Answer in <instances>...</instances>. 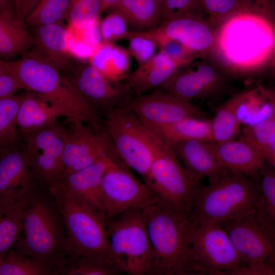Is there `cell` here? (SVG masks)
I'll return each mask as SVG.
<instances>
[{
	"label": "cell",
	"mask_w": 275,
	"mask_h": 275,
	"mask_svg": "<svg viewBox=\"0 0 275 275\" xmlns=\"http://www.w3.org/2000/svg\"><path fill=\"white\" fill-rule=\"evenodd\" d=\"M200 11L205 14L206 21L216 28L231 15L249 11L240 0H199Z\"/></svg>",
	"instance_id": "39"
},
{
	"label": "cell",
	"mask_w": 275,
	"mask_h": 275,
	"mask_svg": "<svg viewBox=\"0 0 275 275\" xmlns=\"http://www.w3.org/2000/svg\"><path fill=\"white\" fill-rule=\"evenodd\" d=\"M152 252L148 275L200 274L191 255L197 225L190 216L161 202L143 209Z\"/></svg>",
	"instance_id": "2"
},
{
	"label": "cell",
	"mask_w": 275,
	"mask_h": 275,
	"mask_svg": "<svg viewBox=\"0 0 275 275\" xmlns=\"http://www.w3.org/2000/svg\"><path fill=\"white\" fill-rule=\"evenodd\" d=\"M68 129L58 122L21 134L22 153L38 184L49 189L59 180L63 170L62 156Z\"/></svg>",
	"instance_id": "13"
},
{
	"label": "cell",
	"mask_w": 275,
	"mask_h": 275,
	"mask_svg": "<svg viewBox=\"0 0 275 275\" xmlns=\"http://www.w3.org/2000/svg\"><path fill=\"white\" fill-rule=\"evenodd\" d=\"M21 94L0 99V153L17 145L16 116Z\"/></svg>",
	"instance_id": "35"
},
{
	"label": "cell",
	"mask_w": 275,
	"mask_h": 275,
	"mask_svg": "<svg viewBox=\"0 0 275 275\" xmlns=\"http://www.w3.org/2000/svg\"><path fill=\"white\" fill-rule=\"evenodd\" d=\"M21 94L16 122L21 134L52 125L61 117L69 121L66 111L43 96L28 90Z\"/></svg>",
	"instance_id": "21"
},
{
	"label": "cell",
	"mask_w": 275,
	"mask_h": 275,
	"mask_svg": "<svg viewBox=\"0 0 275 275\" xmlns=\"http://www.w3.org/2000/svg\"><path fill=\"white\" fill-rule=\"evenodd\" d=\"M48 190L63 218L68 262L88 255L111 257L105 218L57 183Z\"/></svg>",
	"instance_id": "6"
},
{
	"label": "cell",
	"mask_w": 275,
	"mask_h": 275,
	"mask_svg": "<svg viewBox=\"0 0 275 275\" xmlns=\"http://www.w3.org/2000/svg\"><path fill=\"white\" fill-rule=\"evenodd\" d=\"M193 260L200 274L242 275L246 266L219 224L197 226L191 241Z\"/></svg>",
	"instance_id": "11"
},
{
	"label": "cell",
	"mask_w": 275,
	"mask_h": 275,
	"mask_svg": "<svg viewBox=\"0 0 275 275\" xmlns=\"http://www.w3.org/2000/svg\"><path fill=\"white\" fill-rule=\"evenodd\" d=\"M146 32L176 40L197 57L209 56L215 42L214 29L197 15L164 21L159 26Z\"/></svg>",
	"instance_id": "18"
},
{
	"label": "cell",
	"mask_w": 275,
	"mask_h": 275,
	"mask_svg": "<svg viewBox=\"0 0 275 275\" xmlns=\"http://www.w3.org/2000/svg\"><path fill=\"white\" fill-rule=\"evenodd\" d=\"M41 0H14V11L16 18L24 21Z\"/></svg>",
	"instance_id": "46"
},
{
	"label": "cell",
	"mask_w": 275,
	"mask_h": 275,
	"mask_svg": "<svg viewBox=\"0 0 275 275\" xmlns=\"http://www.w3.org/2000/svg\"><path fill=\"white\" fill-rule=\"evenodd\" d=\"M38 185L28 196L15 250L59 274L69 260L65 226L53 197L39 190Z\"/></svg>",
	"instance_id": "3"
},
{
	"label": "cell",
	"mask_w": 275,
	"mask_h": 275,
	"mask_svg": "<svg viewBox=\"0 0 275 275\" xmlns=\"http://www.w3.org/2000/svg\"><path fill=\"white\" fill-rule=\"evenodd\" d=\"M32 35L24 22L17 19L13 10L0 12V57L23 55L33 46Z\"/></svg>",
	"instance_id": "26"
},
{
	"label": "cell",
	"mask_w": 275,
	"mask_h": 275,
	"mask_svg": "<svg viewBox=\"0 0 275 275\" xmlns=\"http://www.w3.org/2000/svg\"><path fill=\"white\" fill-rule=\"evenodd\" d=\"M122 272L112 258L105 255H92L69 261L59 274L116 275Z\"/></svg>",
	"instance_id": "32"
},
{
	"label": "cell",
	"mask_w": 275,
	"mask_h": 275,
	"mask_svg": "<svg viewBox=\"0 0 275 275\" xmlns=\"http://www.w3.org/2000/svg\"><path fill=\"white\" fill-rule=\"evenodd\" d=\"M53 272L34 258L10 250L0 261V275H52Z\"/></svg>",
	"instance_id": "36"
},
{
	"label": "cell",
	"mask_w": 275,
	"mask_h": 275,
	"mask_svg": "<svg viewBox=\"0 0 275 275\" xmlns=\"http://www.w3.org/2000/svg\"><path fill=\"white\" fill-rule=\"evenodd\" d=\"M124 17L118 11L107 15L101 22L100 34L104 42L113 43L115 41L128 38L130 32Z\"/></svg>",
	"instance_id": "41"
},
{
	"label": "cell",
	"mask_w": 275,
	"mask_h": 275,
	"mask_svg": "<svg viewBox=\"0 0 275 275\" xmlns=\"http://www.w3.org/2000/svg\"><path fill=\"white\" fill-rule=\"evenodd\" d=\"M103 126L119 158L145 180L154 155L152 132L123 106L108 112L103 120Z\"/></svg>",
	"instance_id": "9"
},
{
	"label": "cell",
	"mask_w": 275,
	"mask_h": 275,
	"mask_svg": "<svg viewBox=\"0 0 275 275\" xmlns=\"http://www.w3.org/2000/svg\"><path fill=\"white\" fill-rule=\"evenodd\" d=\"M206 142L193 140L171 146L188 171L200 180L207 177L210 180L232 170L216 158Z\"/></svg>",
	"instance_id": "24"
},
{
	"label": "cell",
	"mask_w": 275,
	"mask_h": 275,
	"mask_svg": "<svg viewBox=\"0 0 275 275\" xmlns=\"http://www.w3.org/2000/svg\"><path fill=\"white\" fill-rule=\"evenodd\" d=\"M111 257L122 273L147 274L152 260L143 209L129 210L106 221Z\"/></svg>",
	"instance_id": "8"
},
{
	"label": "cell",
	"mask_w": 275,
	"mask_h": 275,
	"mask_svg": "<svg viewBox=\"0 0 275 275\" xmlns=\"http://www.w3.org/2000/svg\"><path fill=\"white\" fill-rule=\"evenodd\" d=\"M101 0H70L68 20L72 28L78 32L97 22L100 15Z\"/></svg>",
	"instance_id": "38"
},
{
	"label": "cell",
	"mask_w": 275,
	"mask_h": 275,
	"mask_svg": "<svg viewBox=\"0 0 275 275\" xmlns=\"http://www.w3.org/2000/svg\"><path fill=\"white\" fill-rule=\"evenodd\" d=\"M102 191L106 221L131 209H144L161 202L158 195L139 180L120 159L114 161L102 178Z\"/></svg>",
	"instance_id": "12"
},
{
	"label": "cell",
	"mask_w": 275,
	"mask_h": 275,
	"mask_svg": "<svg viewBox=\"0 0 275 275\" xmlns=\"http://www.w3.org/2000/svg\"><path fill=\"white\" fill-rule=\"evenodd\" d=\"M219 224L246 266L242 275L275 274V229L261 222L255 210Z\"/></svg>",
	"instance_id": "10"
},
{
	"label": "cell",
	"mask_w": 275,
	"mask_h": 275,
	"mask_svg": "<svg viewBox=\"0 0 275 275\" xmlns=\"http://www.w3.org/2000/svg\"><path fill=\"white\" fill-rule=\"evenodd\" d=\"M84 124L70 122L63 153L61 176L85 169L105 156H118L103 127L96 129Z\"/></svg>",
	"instance_id": "14"
},
{
	"label": "cell",
	"mask_w": 275,
	"mask_h": 275,
	"mask_svg": "<svg viewBox=\"0 0 275 275\" xmlns=\"http://www.w3.org/2000/svg\"><path fill=\"white\" fill-rule=\"evenodd\" d=\"M121 106L133 112L147 128L167 125L187 117L204 118L206 114L191 102L160 89L131 97Z\"/></svg>",
	"instance_id": "17"
},
{
	"label": "cell",
	"mask_w": 275,
	"mask_h": 275,
	"mask_svg": "<svg viewBox=\"0 0 275 275\" xmlns=\"http://www.w3.org/2000/svg\"><path fill=\"white\" fill-rule=\"evenodd\" d=\"M113 9L138 32L155 28L161 20V6L154 0H121Z\"/></svg>",
	"instance_id": "30"
},
{
	"label": "cell",
	"mask_w": 275,
	"mask_h": 275,
	"mask_svg": "<svg viewBox=\"0 0 275 275\" xmlns=\"http://www.w3.org/2000/svg\"><path fill=\"white\" fill-rule=\"evenodd\" d=\"M9 10H14V0H0V12Z\"/></svg>",
	"instance_id": "50"
},
{
	"label": "cell",
	"mask_w": 275,
	"mask_h": 275,
	"mask_svg": "<svg viewBox=\"0 0 275 275\" xmlns=\"http://www.w3.org/2000/svg\"><path fill=\"white\" fill-rule=\"evenodd\" d=\"M12 62L3 60L0 57V75L11 73Z\"/></svg>",
	"instance_id": "49"
},
{
	"label": "cell",
	"mask_w": 275,
	"mask_h": 275,
	"mask_svg": "<svg viewBox=\"0 0 275 275\" xmlns=\"http://www.w3.org/2000/svg\"><path fill=\"white\" fill-rule=\"evenodd\" d=\"M66 78L92 110L104 116L121 106L130 96L125 85H115L90 63L72 66Z\"/></svg>",
	"instance_id": "16"
},
{
	"label": "cell",
	"mask_w": 275,
	"mask_h": 275,
	"mask_svg": "<svg viewBox=\"0 0 275 275\" xmlns=\"http://www.w3.org/2000/svg\"><path fill=\"white\" fill-rule=\"evenodd\" d=\"M16 202L0 199V224L9 208Z\"/></svg>",
	"instance_id": "47"
},
{
	"label": "cell",
	"mask_w": 275,
	"mask_h": 275,
	"mask_svg": "<svg viewBox=\"0 0 275 275\" xmlns=\"http://www.w3.org/2000/svg\"><path fill=\"white\" fill-rule=\"evenodd\" d=\"M148 129L170 145L193 140L212 142L211 120L204 118L187 117L171 124Z\"/></svg>",
	"instance_id": "28"
},
{
	"label": "cell",
	"mask_w": 275,
	"mask_h": 275,
	"mask_svg": "<svg viewBox=\"0 0 275 275\" xmlns=\"http://www.w3.org/2000/svg\"><path fill=\"white\" fill-rule=\"evenodd\" d=\"M70 0H41L25 18L26 25L35 27L42 25L58 24L68 19Z\"/></svg>",
	"instance_id": "37"
},
{
	"label": "cell",
	"mask_w": 275,
	"mask_h": 275,
	"mask_svg": "<svg viewBox=\"0 0 275 275\" xmlns=\"http://www.w3.org/2000/svg\"><path fill=\"white\" fill-rule=\"evenodd\" d=\"M152 133L153 159L145 183L161 202L190 216L201 180L181 163L170 144Z\"/></svg>",
	"instance_id": "7"
},
{
	"label": "cell",
	"mask_w": 275,
	"mask_h": 275,
	"mask_svg": "<svg viewBox=\"0 0 275 275\" xmlns=\"http://www.w3.org/2000/svg\"><path fill=\"white\" fill-rule=\"evenodd\" d=\"M246 9L259 14L273 22L274 17V0H240Z\"/></svg>",
	"instance_id": "44"
},
{
	"label": "cell",
	"mask_w": 275,
	"mask_h": 275,
	"mask_svg": "<svg viewBox=\"0 0 275 275\" xmlns=\"http://www.w3.org/2000/svg\"><path fill=\"white\" fill-rule=\"evenodd\" d=\"M216 158L224 166L250 178L257 179L264 160L246 142L238 139L219 143L207 142Z\"/></svg>",
	"instance_id": "22"
},
{
	"label": "cell",
	"mask_w": 275,
	"mask_h": 275,
	"mask_svg": "<svg viewBox=\"0 0 275 275\" xmlns=\"http://www.w3.org/2000/svg\"><path fill=\"white\" fill-rule=\"evenodd\" d=\"M121 0H101L100 15L108 8H113Z\"/></svg>",
	"instance_id": "48"
},
{
	"label": "cell",
	"mask_w": 275,
	"mask_h": 275,
	"mask_svg": "<svg viewBox=\"0 0 275 275\" xmlns=\"http://www.w3.org/2000/svg\"><path fill=\"white\" fill-rule=\"evenodd\" d=\"M273 23L250 11L231 15L214 29L215 42L209 55L218 66L235 73L261 69L274 56Z\"/></svg>",
	"instance_id": "1"
},
{
	"label": "cell",
	"mask_w": 275,
	"mask_h": 275,
	"mask_svg": "<svg viewBox=\"0 0 275 275\" xmlns=\"http://www.w3.org/2000/svg\"><path fill=\"white\" fill-rule=\"evenodd\" d=\"M255 88L241 91L231 96L216 109L211 120L212 142L219 143L234 140L240 132L239 109L249 100Z\"/></svg>",
	"instance_id": "27"
},
{
	"label": "cell",
	"mask_w": 275,
	"mask_h": 275,
	"mask_svg": "<svg viewBox=\"0 0 275 275\" xmlns=\"http://www.w3.org/2000/svg\"><path fill=\"white\" fill-rule=\"evenodd\" d=\"M51 62L33 50L12 61L11 73L24 89L36 93L63 108L69 122L79 121L96 128H103V120L79 95L66 76Z\"/></svg>",
	"instance_id": "4"
},
{
	"label": "cell",
	"mask_w": 275,
	"mask_h": 275,
	"mask_svg": "<svg viewBox=\"0 0 275 275\" xmlns=\"http://www.w3.org/2000/svg\"><path fill=\"white\" fill-rule=\"evenodd\" d=\"M22 89H24V87L15 75H0V99L12 96Z\"/></svg>",
	"instance_id": "45"
},
{
	"label": "cell",
	"mask_w": 275,
	"mask_h": 275,
	"mask_svg": "<svg viewBox=\"0 0 275 275\" xmlns=\"http://www.w3.org/2000/svg\"><path fill=\"white\" fill-rule=\"evenodd\" d=\"M154 1H156L160 6H161L162 0H154Z\"/></svg>",
	"instance_id": "51"
},
{
	"label": "cell",
	"mask_w": 275,
	"mask_h": 275,
	"mask_svg": "<svg viewBox=\"0 0 275 275\" xmlns=\"http://www.w3.org/2000/svg\"><path fill=\"white\" fill-rule=\"evenodd\" d=\"M155 41L160 51L176 63L181 68L186 66L197 57L178 41L155 35L146 31L140 32Z\"/></svg>",
	"instance_id": "40"
},
{
	"label": "cell",
	"mask_w": 275,
	"mask_h": 275,
	"mask_svg": "<svg viewBox=\"0 0 275 275\" xmlns=\"http://www.w3.org/2000/svg\"><path fill=\"white\" fill-rule=\"evenodd\" d=\"M181 67L159 51L126 77V85L135 96L161 86Z\"/></svg>",
	"instance_id": "25"
},
{
	"label": "cell",
	"mask_w": 275,
	"mask_h": 275,
	"mask_svg": "<svg viewBox=\"0 0 275 275\" xmlns=\"http://www.w3.org/2000/svg\"><path fill=\"white\" fill-rule=\"evenodd\" d=\"M130 52L127 49L103 42L90 58V63L110 80L118 82L126 77L130 65Z\"/></svg>",
	"instance_id": "29"
},
{
	"label": "cell",
	"mask_w": 275,
	"mask_h": 275,
	"mask_svg": "<svg viewBox=\"0 0 275 275\" xmlns=\"http://www.w3.org/2000/svg\"><path fill=\"white\" fill-rule=\"evenodd\" d=\"M274 167L264 161L259 173L261 198L255 210L257 217L275 229V170Z\"/></svg>",
	"instance_id": "33"
},
{
	"label": "cell",
	"mask_w": 275,
	"mask_h": 275,
	"mask_svg": "<svg viewBox=\"0 0 275 275\" xmlns=\"http://www.w3.org/2000/svg\"><path fill=\"white\" fill-rule=\"evenodd\" d=\"M239 139L250 145L265 161L275 167V109L262 121L243 128Z\"/></svg>",
	"instance_id": "31"
},
{
	"label": "cell",
	"mask_w": 275,
	"mask_h": 275,
	"mask_svg": "<svg viewBox=\"0 0 275 275\" xmlns=\"http://www.w3.org/2000/svg\"><path fill=\"white\" fill-rule=\"evenodd\" d=\"M224 70L218 65L202 62L192 68L174 72L159 86L160 89L186 101L221 96L229 89Z\"/></svg>",
	"instance_id": "15"
},
{
	"label": "cell",
	"mask_w": 275,
	"mask_h": 275,
	"mask_svg": "<svg viewBox=\"0 0 275 275\" xmlns=\"http://www.w3.org/2000/svg\"><path fill=\"white\" fill-rule=\"evenodd\" d=\"M260 198L259 177L254 179L230 171L199 187L190 217L197 226L237 218L257 209Z\"/></svg>",
	"instance_id": "5"
},
{
	"label": "cell",
	"mask_w": 275,
	"mask_h": 275,
	"mask_svg": "<svg viewBox=\"0 0 275 275\" xmlns=\"http://www.w3.org/2000/svg\"><path fill=\"white\" fill-rule=\"evenodd\" d=\"M127 39L129 40L128 50L139 65L147 62L155 54L157 45L151 38L138 31H130Z\"/></svg>",
	"instance_id": "43"
},
{
	"label": "cell",
	"mask_w": 275,
	"mask_h": 275,
	"mask_svg": "<svg viewBox=\"0 0 275 275\" xmlns=\"http://www.w3.org/2000/svg\"><path fill=\"white\" fill-rule=\"evenodd\" d=\"M29 193L11 206L1 221L0 224L1 259L12 249L18 238L22 228L25 204Z\"/></svg>",
	"instance_id": "34"
},
{
	"label": "cell",
	"mask_w": 275,
	"mask_h": 275,
	"mask_svg": "<svg viewBox=\"0 0 275 275\" xmlns=\"http://www.w3.org/2000/svg\"><path fill=\"white\" fill-rule=\"evenodd\" d=\"M2 260V259L0 258V261Z\"/></svg>",
	"instance_id": "52"
},
{
	"label": "cell",
	"mask_w": 275,
	"mask_h": 275,
	"mask_svg": "<svg viewBox=\"0 0 275 275\" xmlns=\"http://www.w3.org/2000/svg\"><path fill=\"white\" fill-rule=\"evenodd\" d=\"M34 51L52 63L59 70L69 66L67 54L76 39L62 25L50 24L33 27Z\"/></svg>",
	"instance_id": "23"
},
{
	"label": "cell",
	"mask_w": 275,
	"mask_h": 275,
	"mask_svg": "<svg viewBox=\"0 0 275 275\" xmlns=\"http://www.w3.org/2000/svg\"><path fill=\"white\" fill-rule=\"evenodd\" d=\"M37 184L17 145L0 153V199L18 201Z\"/></svg>",
	"instance_id": "20"
},
{
	"label": "cell",
	"mask_w": 275,
	"mask_h": 275,
	"mask_svg": "<svg viewBox=\"0 0 275 275\" xmlns=\"http://www.w3.org/2000/svg\"><path fill=\"white\" fill-rule=\"evenodd\" d=\"M119 159L118 156H105L85 169L61 176L56 183L106 219L102 191V178L106 169Z\"/></svg>",
	"instance_id": "19"
},
{
	"label": "cell",
	"mask_w": 275,
	"mask_h": 275,
	"mask_svg": "<svg viewBox=\"0 0 275 275\" xmlns=\"http://www.w3.org/2000/svg\"><path fill=\"white\" fill-rule=\"evenodd\" d=\"M188 15L201 17L199 0H162L161 6L162 21Z\"/></svg>",
	"instance_id": "42"
}]
</instances>
